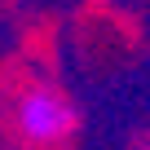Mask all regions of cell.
Listing matches in <instances>:
<instances>
[{
  "mask_svg": "<svg viewBox=\"0 0 150 150\" xmlns=\"http://www.w3.org/2000/svg\"><path fill=\"white\" fill-rule=\"evenodd\" d=\"M18 132L27 146L35 150H49V146H62L71 132H75V110L62 93L53 88H27L22 93V106H18Z\"/></svg>",
  "mask_w": 150,
  "mask_h": 150,
  "instance_id": "obj_1",
  "label": "cell"
}]
</instances>
